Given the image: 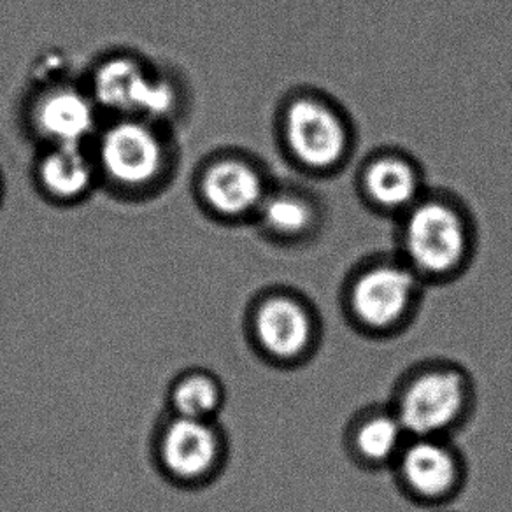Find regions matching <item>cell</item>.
<instances>
[{
	"instance_id": "obj_3",
	"label": "cell",
	"mask_w": 512,
	"mask_h": 512,
	"mask_svg": "<svg viewBox=\"0 0 512 512\" xmlns=\"http://www.w3.org/2000/svg\"><path fill=\"white\" fill-rule=\"evenodd\" d=\"M427 290L395 251L365 256L342 279V320L360 337L392 341L418 320Z\"/></svg>"
},
{
	"instance_id": "obj_9",
	"label": "cell",
	"mask_w": 512,
	"mask_h": 512,
	"mask_svg": "<svg viewBox=\"0 0 512 512\" xmlns=\"http://www.w3.org/2000/svg\"><path fill=\"white\" fill-rule=\"evenodd\" d=\"M102 121L85 81L71 76L39 78L23 102V125L37 148L90 144Z\"/></svg>"
},
{
	"instance_id": "obj_7",
	"label": "cell",
	"mask_w": 512,
	"mask_h": 512,
	"mask_svg": "<svg viewBox=\"0 0 512 512\" xmlns=\"http://www.w3.org/2000/svg\"><path fill=\"white\" fill-rule=\"evenodd\" d=\"M83 81L104 120L146 118L174 127L186 109V92L178 76L137 51H107L93 62Z\"/></svg>"
},
{
	"instance_id": "obj_2",
	"label": "cell",
	"mask_w": 512,
	"mask_h": 512,
	"mask_svg": "<svg viewBox=\"0 0 512 512\" xmlns=\"http://www.w3.org/2000/svg\"><path fill=\"white\" fill-rule=\"evenodd\" d=\"M395 221V253L428 288L455 283L474 264L476 221L455 193L428 188Z\"/></svg>"
},
{
	"instance_id": "obj_14",
	"label": "cell",
	"mask_w": 512,
	"mask_h": 512,
	"mask_svg": "<svg viewBox=\"0 0 512 512\" xmlns=\"http://www.w3.org/2000/svg\"><path fill=\"white\" fill-rule=\"evenodd\" d=\"M30 179L44 202L62 209L81 206L100 190L90 144L37 148Z\"/></svg>"
},
{
	"instance_id": "obj_12",
	"label": "cell",
	"mask_w": 512,
	"mask_h": 512,
	"mask_svg": "<svg viewBox=\"0 0 512 512\" xmlns=\"http://www.w3.org/2000/svg\"><path fill=\"white\" fill-rule=\"evenodd\" d=\"M428 186L420 162L400 148H379L356 172V192L379 216L397 220L425 195Z\"/></svg>"
},
{
	"instance_id": "obj_16",
	"label": "cell",
	"mask_w": 512,
	"mask_h": 512,
	"mask_svg": "<svg viewBox=\"0 0 512 512\" xmlns=\"http://www.w3.org/2000/svg\"><path fill=\"white\" fill-rule=\"evenodd\" d=\"M223 402V384L209 370L195 369L181 374L169 393L171 413L192 420H216Z\"/></svg>"
},
{
	"instance_id": "obj_1",
	"label": "cell",
	"mask_w": 512,
	"mask_h": 512,
	"mask_svg": "<svg viewBox=\"0 0 512 512\" xmlns=\"http://www.w3.org/2000/svg\"><path fill=\"white\" fill-rule=\"evenodd\" d=\"M100 190L123 202L155 199L179 167L174 127L146 118H106L90 143Z\"/></svg>"
},
{
	"instance_id": "obj_15",
	"label": "cell",
	"mask_w": 512,
	"mask_h": 512,
	"mask_svg": "<svg viewBox=\"0 0 512 512\" xmlns=\"http://www.w3.org/2000/svg\"><path fill=\"white\" fill-rule=\"evenodd\" d=\"M407 441L409 434L388 402L358 409L342 430L349 462L367 472H390Z\"/></svg>"
},
{
	"instance_id": "obj_18",
	"label": "cell",
	"mask_w": 512,
	"mask_h": 512,
	"mask_svg": "<svg viewBox=\"0 0 512 512\" xmlns=\"http://www.w3.org/2000/svg\"><path fill=\"white\" fill-rule=\"evenodd\" d=\"M434 512H444V511H442V509H441V511H434Z\"/></svg>"
},
{
	"instance_id": "obj_5",
	"label": "cell",
	"mask_w": 512,
	"mask_h": 512,
	"mask_svg": "<svg viewBox=\"0 0 512 512\" xmlns=\"http://www.w3.org/2000/svg\"><path fill=\"white\" fill-rule=\"evenodd\" d=\"M388 404L409 437L455 439L476 414V379L460 362L428 358L400 374Z\"/></svg>"
},
{
	"instance_id": "obj_11",
	"label": "cell",
	"mask_w": 512,
	"mask_h": 512,
	"mask_svg": "<svg viewBox=\"0 0 512 512\" xmlns=\"http://www.w3.org/2000/svg\"><path fill=\"white\" fill-rule=\"evenodd\" d=\"M225 451V435L216 420L171 414L158 434V463L176 483L200 484L213 479L223 465Z\"/></svg>"
},
{
	"instance_id": "obj_13",
	"label": "cell",
	"mask_w": 512,
	"mask_h": 512,
	"mask_svg": "<svg viewBox=\"0 0 512 512\" xmlns=\"http://www.w3.org/2000/svg\"><path fill=\"white\" fill-rule=\"evenodd\" d=\"M325 220L327 211L318 193L300 183L274 179L251 227L267 244L295 249L313 244Z\"/></svg>"
},
{
	"instance_id": "obj_17",
	"label": "cell",
	"mask_w": 512,
	"mask_h": 512,
	"mask_svg": "<svg viewBox=\"0 0 512 512\" xmlns=\"http://www.w3.org/2000/svg\"><path fill=\"white\" fill-rule=\"evenodd\" d=\"M4 193H6V183H4V176H2V171H0V206L4 202Z\"/></svg>"
},
{
	"instance_id": "obj_10",
	"label": "cell",
	"mask_w": 512,
	"mask_h": 512,
	"mask_svg": "<svg viewBox=\"0 0 512 512\" xmlns=\"http://www.w3.org/2000/svg\"><path fill=\"white\" fill-rule=\"evenodd\" d=\"M390 474L411 504L441 511L467 488L469 462L451 437H409Z\"/></svg>"
},
{
	"instance_id": "obj_8",
	"label": "cell",
	"mask_w": 512,
	"mask_h": 512,
	"mask_svg": "<svg viewBox=\"0 0 512 512\" xmlns=\"http://www.w3.org/2000/svg\"><path fill=\"white\" fill-rule=\"evenodd\" d=\"M272 183L264 162L248 151H214L195 171L193 197L204 218L216 225L251 227Z\"/></svg>"
},
{
	"instance_id": "obj_4",
	"label": "cell",
	"mask_w": 512,
	"mask_h": 512,
	"mask_svg": "<svg viewBox=\"0 0 512 512\" xmlns=\"http://www.w3.org/2000/svg\"><path fill=\"white\" fill-rule=\"evenodd\" d=\"M276 137L290 165L313 178L341 172L356 148L355 125L346 107L311 86L283 97L276 114Z\"/></svg>"
},
{
	"instance_id": "obj_6",
	"label": "cell",
	"mask_w": 512,
	"mask_h": 512,
	"mask_svg": "<svg viewBox=\"0 0 512 512\" xmlns=\"http://www.w3.org/2000/svg\"><path fill=\"white\" fill-rule=\"evenodd\" d=\"M323 318L306 293L286 283H265L249 300L246 337L267 369L288 374L313 362L323 346Z\"/></svg>"
}]
</instances>
